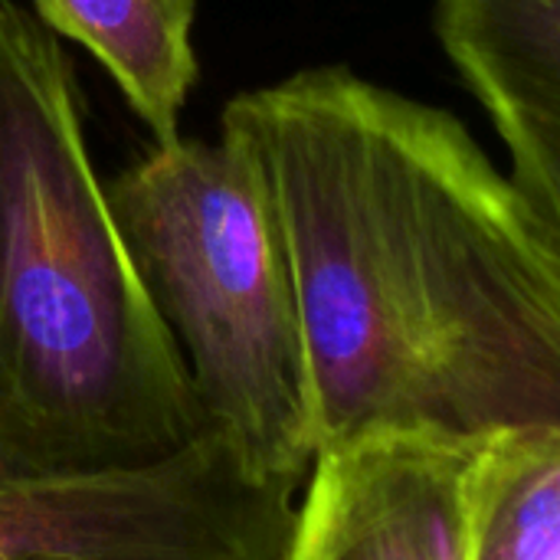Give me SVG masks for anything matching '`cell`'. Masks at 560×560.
<instances>
[{
  "mask_svg": "<svg viewBox=\"0 0 560 560\" xmlns=\"http://www.w3.org/2000/svg\"><path fill=\"white\" fill-rule=\"evenodd\" d=\"M466 522L469 560H560V423L476 446Z\"/></svg>",
  "mask_w": 560,
  "mask_h": 560,
  "instance_id": "cell-8",
  "label": "cell"
},
{
  "mask_svg": "<svg viewBox=\"0 0 560 560\" xmlns=\"http://www.w3.org/2000/svg\"><path fill=\"white\" fill-rule=\"evenodd\" d=\"M33 13L112 75L154 141L180 135V115L200 79L197 0H33Z\"/></svg>",
  "mask_w": 560,
  "mask_h": 560,
  "instance_id": "cell-7",
  "label": "cell"
},
{
  "mask_svg": "<svg viewBox=\"0 0 560 560\" xmlns=\"http://www.w3.org/2000/svg\"><path fill=\"white\" fill-rule=\"evenodd\" d=\"M433 33L560 262V0H436Z\"/></svg>",
  "mask_w": 560,
  "mask_h": 560,
  "instance_id": "cell-6",
  "label": "cell"
},
{
  "mask_svg": "<svg viewBox=\"0 0 560 560\" xmlns=\"http://www.w3.org/2000/svg\"><path fill=\"white\" fill-rule=\"evenodd\" d=\"M279 217L315 456L560 423V262L446 108L348 66L226 102Z\"/></svg>",
  "mask_w": 560,
  "mask_h": 560,
  "instance_id": "cell-1",
  "label": "cell"
},
{
  "mask_svg": "<svg viewBox=\"0 0 560 560\" xmlns=\"http://www.w3.org/2000/svg\"><path fill=\"white\" fill-rule=\"evenodd\" d=\"M476 446L374 436L318 453L282 560H469Z\"/></svg>",
  "mask_w": 560,
  "mask_h": 560,
  "instance_id": "cell-5",
  "label": "cell"
},
{
  "mask_svg": "<svg viewBox=\"0 0 560 560\" xmlns=\"http://www.w3.org/2000/svg\"><path fill=\"white\" fill-rule=\"evenodd\" d=\"M105 194L207 423L259 479L302 492L315 463L302 325L249 141L226 125L217 141H154Z\"/></svg>",
  "mask_w": 560,
  "mask_h": 560,
  "instance_id": "cell-3",
  "label": "cell"
},
{
  "mask_svg": "<svg viewBox=\"0 0 560 560\" xmlns=\"http://www.w3.org/2000/svg\"><path fill=\"white\" fill-rule=\"evenodd\" d=\"M79 105L59 36L0 0V486L151 463L207 427Z\"/></svg>",
  "mask_w": 560,
  "mask_h": 560,
  "instance_id": "cell-2",
  "label": "cell"
},
{
  "mask_svg": "<svg viewBox=\"0 0 560 560\" xmlns=\"http://www.w3.org/2000/svg\"><path fill=\"white\" fill-rule=\"evenodd\" d=\"M299 495L207 423L151 463L0 486V560H282Z\"/></svg>",
  "mask_w": 560,
  "mask_h": 560,
  "instance_id": "cell-4",
  "label": "cell"
}]
</instances>
